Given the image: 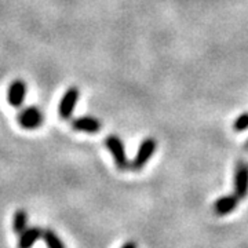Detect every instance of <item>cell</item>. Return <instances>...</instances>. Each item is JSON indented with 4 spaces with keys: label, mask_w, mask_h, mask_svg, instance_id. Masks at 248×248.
I'll return each instance as SVG.
<instances>
[{
    "label": "cell",
    "mask_w": 248,
    "mask_h": 248,
    "mask_svg": "<svg viewBox=\"0 0 248 248\" xmlns=\"http://www.w3.org/2000/svg\"><path fill=\"white\" fill-rule=\"evenodd\" d=\"M233 128L234 131H244L248 128V113H243L240 115L233 124Z\"/></svg>",
    "instance_id": "cell-12"
},
{
    "label": "cell",
    "mask_w": 248,
    "mask_h": 248,
    "mask_svg": "<svg viewBox=\"0 0 248 248\" xmlns=\"http://www.w3.org/2000/svg\"><path fill=\"white\" fill-rule=\"evenodd\" d=\"M101 123L95 117L91 116H81L75 120H72V128L75 131H81V133L95 134L101 130Z\"/></svg>",
    "instance_id": "cell-7"
},
{
    "label": "cell",
    "mask_w": 248,
    "mask_h": 248,
    "mask_svg": "<svg viewBox=\"0 0 248 248\" xmlns=\"http://www.w3.org/2000/svg\"><path fill=\"white\" fill-rule=\"evenodd\" d=\"M105 145H107L108 151L110 152V155L113 156L116 166L120 170H124L128 167V160H127V155L124 151V145L122 140L116 135H109L105 140Z\"/></svg>",
    "instance_id": "cell-3"
},
{
    "label": "cell",
    "mask_w": 248,
    "mask_h": 248,
    "mask_svg": "<svg viewBox=\"0 0 248 248\" xmlns=\"http://www.w3.org/2000/svg\"><path fill=\"white\" fill-rule=\"evenodd\" d=\"M79 97L80 91L78 87H69L65 91V94L61 98L60 107H58V113H60L61 119H63V120L71 119L72 113L75 110V107H76V104L79 101Z\"/></svg>",
    "instance_id": "cell-4"
},
{
    "label": "cell",
    "mask_w": 248,
    "mask_h": 248,
    "mask_svg": "<svg viewBox=\"0 0 248 248\" xmlns=\"http://www.w3.org/2000/svg\"><path fill=\"white\" fill-rule=\"evenodd\" d=\"M248 193V166L240 163L234 172V195L244 199Z\"/></svg>",
    "instance_id": "cell-6"
},
{
    "label": "cell",
    "mask_w": 248,
    "mask_h": 248,
    "mask_svg": "<svg viewBox=\"0 0 248 248\" xmlns=\"http://www.w3.org/2000/svg\"><path fill=\"white\" fill-rule=\"evenodd\" d=\"M42 234H43V231L37 226L27 228L18 237V248H32L36 241L42 237Z\"/></svg>",
    "instance_id": "cell-9"
},
{
    "label": "cell",
    "mask_w": 248,
    "mask_h": 248,
    "mask_svg": "<svg viewBox=\"0 0 248 248\" xmlns=\"http://www.w3.org/2000/svg\"><path fill=\"white\" fill-rule=\"evenodd\" d=\"M122 248H137V244L134 241H127Z\"/></svg>",
    "instance_id": "cell-13"
},
{
    "label": "cell",
    "mask_w": 248,
    "mask_h": 248,
    "mask_svg": "<svg viewBox=\"0 0 248 248\" xmlns=\"http://www.w3.org/2000/svg\"><path fill=\"white\" fill-rule=\"evenodd\" d=\"M27 97V84L24 80H14L11 81L7 89V102L13 108H21Z\"/></svg>",
    "instance_id": "cell-5"
},
{
    "label": "cell",
    "mask_w": 248,
    "mask_h": 248,
    "mask_svg": "<svg viewBox=\"0 0 248 248\" xmlns=\"http://www.w3.org/2000/svg\"><path fill=\"white\" fill-rule=\"evenodd\" d=\"M28 228V213L25 210H18L13 217V232L16 234H21Z\"/></svg>",
    "instance_id": "cell-10"
},
{
    "label": "cell",
    "mask_w": 248,
    "mask_h": 248,
    "mask_svg": "<svg viewBox=\"0 0 248 248\" xmlns=\"http://www.w3.org/2000/svg\"><path fill=\"white\" fill-rule=\"evenodd\" d=\"M18 124L25 128V130H36L39 128L43 122H45V116L42 113V110L37 107H27L22 108L17 116Z\"/></svg>",
    "instance_id": "cell-1"
},
{
    "label": "cell",
    "mask_w": 248,
    "mask_h": 248,
    "mask_svg": "<svg viewBox=\"0 0 248 248\" xmlns=\"http://www.w3.org/2000/svg\"><path fill=\"white\" fill-rule=\"evenodd\" d=\"M42 239L45 241L47 248H66L63 241L58 237V234L51 229H45L43 234H42Z\"/></svg>",
    "instance_id": "cell-11"
},
{
    "label": "cell",
    "mask_w": 248,
    "mask_h": 248,
    "mask_svg": "<svg viewBox=\"0 0 248 248\" xmlns=\"http://www.w3.org/2000/svg\"><path fill=\"white\" fill-rule=\"evenodd\" d=\"M239 197L236 195H228L219 197L214 204V211L217 215H228L231 214L239 204Z\"/></svg>",
    "instance_id": "cell-8"
},
{
    "label": "cell",
    "mask_w": 248,
    "mask_h": 248,
    "mask_svg": "<svg viewBox=\"0 0 248 248\" xmlns=\"http://www.w3.org/2000/svg\"><path fill=\"white\" fill-rule=\"evenodd\" d=\"M156 146H157L156 140H153V138H146V140H143V141L141 142V145H140V149L137 152L135 157H134L133 163H131V169L135 170V171L143 169L145 164H146V163L149 161V159L153 156V153L156 151Z\"/></svg>",
    "instance_id": "cell-2"
}]
</instances>
